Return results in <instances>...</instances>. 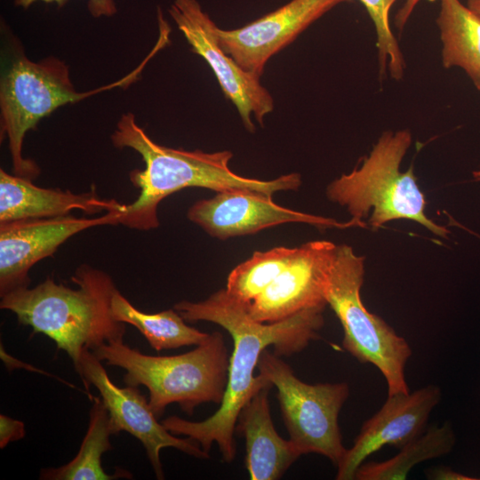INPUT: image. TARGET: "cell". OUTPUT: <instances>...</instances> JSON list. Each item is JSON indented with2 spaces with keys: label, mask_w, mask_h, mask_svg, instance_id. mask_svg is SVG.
<instances>
[{
  "label": "cell",
  "mask_w": 480,
  "mask_h": 480,
  "mask_svg": "<svg viewBox=\"0 0 480 480\" xmlns=\"http://www.w3.org/2000/svg\"><path fill=\"white\" fill-rule=\"evenodd\" d=\"M325 307L310 308L273 323L253 320L242 303L221 289L197 302L181 300L173 306L185 321H207L219 324L232 337L228 381L220 408L202 421L170 416L161 422L172 434L197 442L209 454L215 443L223 461L231 463L236 453L234 434L238 416L250 399L262 388L272 385L261 374L254 376L259 359L268 346L279 356L303 350L318 338Z\"/></svg>",
  "instance_id": "6da1fadb"
},
{
  "label": "cell",
  "mask_w": 480,
  "mask_h": 480,
  "mask_svg": "<svg viewBox=\"0 0 480 480\" xmlns=\"http://www.w3.org/2000/svg\"><path fill=\"white\" fill-rule=\"evenodd\" d=\"M111 141L117 148L135 150L145 164L143 170L130 172V180L140 193L132 203L124 204L120 220L121 225L132 229L157 228L158 204L186 188H204L216 192L247 189L273 196L278 191L297 190L301 184L299 173L282 175L271 180L238 175L228 166L233 157L228 150L207 153L157 144L137 124L132 113L122 116Z\"/></svg>",
  "instance_id": "7a4b0ae2"
},
{
  "label": "cell",
  "mask_w": 480,
  "mask_h": 480,
  "mask_svg": "<svg viewBox=\"0 0 480 480\" xmlns=\"http://www.w3.org/2000/svg\"><path fill=\"white\" fill-rule=\"evenodd\" d=\"M71 281L77 288L48 276L32 288L13 290L0 297V308L15 314L18 322L30 326L33 333L52 340L75 367L85 350L124 340L126 324L112 315L111 300L117 287L108 273L82 264Z\"/></svg>",
  "instance_id": "3957f363"
},
{
  "label": "cell",
  "mask_w": 480,
  "mask_h": 480,
  "mask_svg": "<svg viewBox=\"0 0 480 480\" xmlns=\"http://www.w3.org/2000/svg\"><path fill=\"white\" fill-rule=\"evenodd\" d=\"M92 352L107 365L125 370L126 385L148 388V403L157 419L172 403L192 415L199 404H220L223 399L229 358L219 332L210 333L195 349L175 356L146 355L124 340L104 343Z\"/></svg>",
  "instance_id": "277c9868"
},
{
  "label": "cell",
  "mask_w": 480,
  "mask_h": 480,
  "mask_svg": "<svg viewBox=\"0 0 480 480\" xmlns=\"http://www.w3.org/2000/svg\"><path fill=\"white\" fill-rule=\"evenodd\" d=\"M412 143L407 130L385 132L358 167L331 182L328 199L347 208L351 219L363 221L370 211L372 230L394 220H414L436 236L448 238L450 231L425 214L426 200L413 168L400 171L401 162Z\"/></svg>",
  "instance_id": "5b68a950"
},
{
  "label": "cell",
  "mask_w": 480,
  "mask_h": 480,
  "mask_svg": "<svg viewBox=\"0 0 480 480\" xmlns=\"http://www.w3.org/2000/svg\"><path fill=\"white\" fill-rule=\"evenodd\" d=\"M364 257L347 244L337 246L324 298L343 328L342 345L362 364H372L381 372L388 395L408 393L405 365L412 356L406 340L381 317L364 307L360 290L364 282Z\"/></svg>",
  "instance_id": "8992f818"
},
{
  "label": "cell",
  "mask_w": 480,
  "mask_h": 480,
  "mask_svg": "<svg viewBox=\"0 0 480 480\" xmlns=\"http://www.w3.org/2000/svg\"><path fill=\"white\" fill-rule=\"evenodd\" d=\"M140 68L123 79L87 92H77L68 68L57 59L34 62L21 57L12 62L0 83L1 133L7 137L13 172L30 180L40 169L22 156L26 133L58 108L99 92L132 82Z\"/></svg>",
  "instance_id": "52a82bcc"
},
{
  "label": "cell",
  "mask_w": 480,
  "mask_h": 480,
  "mask_svg": "<svg viewBox=\"0 0 480 480\" xmlns=\"http://www.w3.org/2000/svg\"><path fill=\"white\" fill-rule=\"evenodd\" d=\"M257 368L277 389L289 439L302 455L317 453L337 467L347 451L338 420L349 396L348 384L304 382L281 356L267 348L261 353Z\"/></svg>",
  "instance_id": "ba28073f"
},
{
  "label": "cell",
  "mask_w": 480,
  "mask_h": 480,
  "mask_svg": "<svg viewBox=\"0 0 480 480\" xmlns=\"http://www.w3.org/2000/svg\"><path fill=\"white\" fill-rule=\"evenodd\" d=\"M76 372L79 374L91 401L90 386H94L108 411L114 435L125 431L136 437L144 446L157 479H164L160 452L173 447L196 458H209L200 444L190 437L180 438L157 421L148 400L137 387L119 388L108 377L101 361L92 350H85Z\"/></svg>",
  "instance_id": "9c48e42d"
},
{
  "label": "cell",
  "mask_w": 480,
  "mask_h": 480,
  "mask_svg": "<svg viewBox=\"0 0 480 480\" xmlns=\"http://www.w3.org/2000/svg\"><path fill=\"white\" fill-rule=\"evenodd\" d=\"M169 13L192 51L212 69L224 95L236 106L245 128L253 132L252 116L262 124L265 116L274 108L272 96L260 84V78L244 70L223 51L218 41V27L196 0H174Z\"/></svg>",
  "instance_id": "30bf717a"
},
{
  "label": "cell",
  "mask_w": 480,
  "mask_h": 480,
  "mask_svg": "<svg viewBox=\"0 0 480 480\" xmlns=\"http://www.w3.org/2000/svg\"><path fill=\"white\" fill-rule=\"evenodd\" d=\"M123 206L96 218L67 215L0 223V297L29 286L32 267L52 256L71 236L94 227L119 225Z\"/></svg>",
  "instance_id": "8fae6325"
},
{
  "label": "cell",
  "mask_w": 480,
  "mask_h": 480,
  "mask_svg": "<svg viewBox=\"0 0 480 480\" xmlns=\"http://www.w3.org/2000/svg\"><path fill=\"white\" fill-rule=\"evenodd\" d=\"M188 218L208 235L221 240L255 234L288 222L307 223L322 228L364 227L352 219L339 222L291 210L274 203L271 195L247 189L217 192L212 198L199 200L188 209Z\"/></svg>",
  "instance_id": "7c38bea8"
},
{
  "label": "cell",
  "mask_w": 480,
  "mask_h": 480,
  "mask_svg": "<svg viewBox=\"0 0 480 480\" xmlns=\"http://www.w3.org/2000/svg\"><path fill=\"white\" fill-rule=\"evenodd\" d=\"M350 1L291 0L242 28L232 30L218 28V41L244 70L260 78L273 55L331 9Z\"/></svg>",
  "instance_id": "4fadbf2b"
},
{
  "label": "cell",
  "mask_w": 480,
  "mask_h": 480,
  "mask_svg": "<svg viewBox=\"0 0 480 480\" xmlns=\"http://www.w3.org/2000/svg\"><path fill=\"white\" fill-rule=\"evenodd\" d=\"M336 251L337 245L326 240L299 246L292 260L245 308L248 315L257 322L273 323L310 308L325 307L324 290Z\"/></svg>",
  "instance_id": "5bb4252c"
},
{
  "label": "cell",
  "mask_w": 480,
  "mask_h": 480,
  "mask_svg": "<svg viewBox=\"0 0 480 480\" xmlns=\"http://www.w3.org/2000/svg\"><path fill=\"white\" fill-rule=\"evenodd\" d=\"M441 388L429 384L413 392L388 395L381 408L364 422L353 445L337 466V480L355 479L357 468L385 445L401 449L424 433L441 401Z\"/></svg>",
  "instance_id": "9a60e30c"
},
{
  "label": "cell",
  "mask_w": 480,
  "mask_h": 480,
  "mask_svg": "<svg viewBox=\"0 0 480 480\" xmlns=\"http://www.w3.org/2000/svg\"><path fill=\"white\" fill-rule=\"evenodd\" d=\"M123 204L113 198H100L94 187L80 194L45 188L30 179L0 170V223L62 217L75 210L94 214L121 209Z\"/></svg>",
  "instance_id": "2e32d148"
},
{
  "label": "cell",
  "mask_w": 480,
  "mask_h": 480,
  "mask_svg": "<svg viewBox=\"0 0 480 480\" xmlns=\"http://www.w3.org/2000/svg\"><path fill=\"white\" fill-rule=\"evenodd\" d=\"M273 385L260 389L242 409L236 430L245 439V467L252 480H276L302 454L276 432L268 403Z\"/></svg>",
  "instance_id": "e0dca14e"
},
{
  "label": "cell",
  "mask_w": 480,
  "mask_h": 480,
  "mask_svg": "<svg viewBox=\"0 0 480 480\" xmlns=\"http://www.w3.org/2000/svg\"><path fill=\"white\" fill-rule=\"evenodd\" d=\"M436 23L443 66L463 69L480 92V18L460 0H440Z\"/></svg>",
  "instance_id": "ac0fdd59"
},
{
  "label": "cell",
  "mask_w": 480,
  "mask_h": 480,
  "mask_svg": "<svg viewBox=\"0 0 480 480\" xmlns=\"http://www.w3.org/2000/svg\"><path fill=\"white\" fill-rule=\"evenodd\" d=\"M89 412V425L77 454L67 464L59 468H43L40 479L44 480H113L132 478L125 469H116L113 474L104 471L101 465L103 453L111 450L110 436L114 435L108 411L100 396H94Z\"/></svg>",
  "instance_id": "d6986e66"
},
{
  "label": "cell",
  "mask_w": 480,
  "mask_h": 480,
  "mask_svg": "<svg viewBox=\"0 0 480 480\" xmlns=\"http://www.w3.org/2000/svg\"><path fill=\"white\" fill-rule=\"evenodd\" d=\"M114 318L137 328L157 352L184 346H197L210 337L188 325L174 308L148 314L136 308L117 289L111 300Z\"/></svg>",
  "instance_id": "ffe728a7"
},
{
  "label": "cell",
  "mask_w": 480,
  "mask_h": 480,
  "mask_svg": "<svg viewBox=\"0 0 480 480\" xmlns=\"http://www.w3.org/2000/svg\"><path fill=\"white\" fill-rule=\"evenodd\" d=\"M455 443V434L449 421L441 426H431L425 433L399 449V452L389 460L364 462L357 468L355 479H406L415 465L447 455L452 451Z\"/></svg>",
  "instance_id": "44dd1931"
},
{
  "label": "cell",
  "mask_w": 480,
  "mask_h": 480,
  "mask_svg": "<svg viewBox=\"0 0 480 480\" xmlns=\"http://www.w3.org/2000/svg\"><path fill=\"white\" fill-rule=\"evenodd\" d=\"M298 247L279 246L265 252H255L229 273L226 291L249 306L292 260Z\"/></svg>",
  "instance_id": "7402d4cb"
},
{
  "label": "cell",
  "mask_w": 480,
  "mask_h": 480,
  "mask_svg": "<svg viewBox=\"0 0 480 480\" xmlns=\"http://www.w3.org/2000/svg\"><path fill=\"white\" fill-rule=\"evenodd\" d=\"M373 21L380 66V75L387 70L392 78L399 80L404 75L405 62L389 24V12L397 0H359Z\"/></svg>",
  "instance_id": "603a6c76"
},
{
  "label": "cell",
  "mask_w": 480,
  "mask_h": 480,
  "mask_svg": "<svg viewBox=\"0 0 480 480\" xmlns=\"http://www.w3.org/2000/svg\"><path fill=\"white\" fill-rule=\"evenodd\" d=\"M26 435L23 421L0 414V448L4 449L9 443L22 439Z\"/></svg>",
  "instance_id": "cb8c5ba5"
},
{
  "label": "cell",
  "mask_w": 480,
  "mask_h": 480,
  "mask_svg": "<svg viewBox=\"0 0 480 480\" xmlns=\"http://www.w3.org/2000/svg\"><path fill=\"white\" fill-rule=\"evenodd\" d=\"M88 9L95 18L111 16L116 12L113 0H88Z\"/></svg>",
  "instance_id": "d4e9b609"
},
{
  "label": "cell",
  "mask_w": 480,
  "mask_h": 480,
  "mask_svg": "<svg viewBox=\"0 0 480 480\" xmlns=\"http://www.w3.org/2000/svg\"><path fill=\"white\" fill-rule=\"evenodd\" d=\"M420 0H405L404 5L399 9L395 17V25L402 29L406 24L415 6Z\"/></svg>",
  "instance_id": "484cf974"
},
{
  "label": "cell",
  "mask_w": 480,
  "mask_h": 480,
  "mask_svg": "<svg viewBox=\"0 0 480 480\" xmlns=\"http://www.w3.org/2000/svg\"><path fill=\"white\" fill-rule=\"evenodd\" d=\"M36 0H15V4L18 6H22L23 8H28L31 4ZM46 3H56L58 6H62L68 0H42Z\"/></svg>",
  "instance_id": "4316f807"
},
{
  "label": "cell",
  "mask_w": 480,
  "mask_h": 480,
  "mask_svg": "<svg viewBox=\"0 0 480 480\" xmlns=\"http://www.w3.org/2000/svg\"><path fill=\"white\" fill-rule=\"evenodd\" d=\"M467 6L480 18V0H468Z\"/></svg>",
  "instance_id": "83f0119b"
},
{
  "label": "cell",
  "mask_w": 480,
  "mask_h": 480,
  "mask_svg": "<svg viewBox=\"0 0 480 480\" xmlns=\"http://www.w3.org/2000/svg\"><path fill=\"white\" fill-rule=\"evenodd\" d=\"M473 177L476 180L480 181V169L473 172Z\"/></svg>",
  "instance_id": "f1b7e54d"
},
{
  "label": "cell",
  "mask_w": 480,
  "mask_h": 480,
  "mask_svg": "<svg viewBox=\"0 0 480 480\" xmlns=\"http://www.w3.org/2000/svg\"><path fill=\"white\" fill-rule=\"evenodd\" d=\"M476 235L480 237V236H478L477 234H476Z\"/></svg>",
  "instance_id": "f546056e"
}]
</instances>
